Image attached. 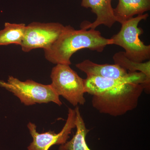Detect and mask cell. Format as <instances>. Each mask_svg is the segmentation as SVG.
Segmentation results:
<instances>
[{
  "mask_svg": "<svg viewBox=\"0 0 150 150\" xmlns=\"http://www.w3.org/2000/svg\"><path fill=\"white\" fill-rule=\"evenodd\" d=\"M112 43V39L103 37L96 29L76 30L67 25L56 41L44 49V55L46 60L53 64L70 65L71 57L76 51L87 48L100 53Z\"/></svg>",
  "mask_w": 150,
  "mask_h": 150,
  "instance_id": "cell-1",
  "label": "cell"
},
{
  "mask_svg": "<svg viewBox=\"0 0 150 150\" xmlns=\"http://www.w3.org/2000/svg\"><path fill=\"white\" fill-rule=\"evenodd\" d=\"M144 90L142 84L126 83L110 91L93 96L92 105L100 113L121 116L137 107Z\"/></svg>",
  "mask_w": 150,
  "mask_h": 150,
  "instance_id": "cell-2",
  "label": "cell"
},
{
  "mask_svg": "<svg viewBox=\"0 0 150 150\" xmlns=\"http://www.w3.org/2000/svg\"><path fill=\"white\" fill-rule=\"evenodd\" d=\"M26 25L24 23H5L0 30V46L16 44L21 46L24 38Z\"/></svg>",
  "mask_w": 150,
  "mask_h": 150,
  "instance_id": "cell-12",
  "label": "cell"
},
{
  "mask_svg": "<svg viewBox=\"0 0 150 150\" xmlns=\"http://www.w3.org/2000/svg\"><path fill=\"white\" fill-rule=\"evenodd\" d=\"M65 26L59 23L33 22L25 27L22 50L28 52L33 49H47L58 39Z\"/></svg>",
  "mask_w": 150,
  "mask_h": 150,
  "instance_id": "cell-7",
  "label": "cell"
},
{
  "mask_svg": "<svg viewBox=\"0 0 150 150\" xmlns=\"http://www.w3.org/2000/svg\"><path fill=\"white\" fill-rule=\"evenodd\" d=\"M149 16L148 13L143 14L124 22L119 32L110 38L112 44L123 48L126 58L133 62L141 63L150 60V46L145 45L140 39L144 31L138 26L140 22Z\"/></svg>",
  "mask_w": 150,
  "mask_h": 150,
  "instance_id": "cell-3",
  "label": "cell"
},
{
  "mask_svg": "<svg viewBox=\"0 0 150 150\" xmlns=\"http://www.w3.org/2000/svg\"><path fill=\"white\" fill-rule=\"evenodd\" d=\"M75 109V125L76 129V134L70 141H67L65 144L62 145L59 150H91L87 144L86 140L89 130L86 127L79 107L76 106Z\"/></svg>",
  "mask_w": 150,
  "mask_h": 150,
  "instance_id": "cell-11",
  "label": "cell"
},
{
  "mask_svg": "<svg viewBox=\"0 0 150 150\" xmlns=\"http://www.w3.org/2000/svg\"><path fill=\"white\" fill-rule=\"evenodd\" d=\"M76 66L85 73L87 77L97 76L112 79L123 80L131 83L142 84L145 89L148 91L150 90V79L141 72H128L127 70L116 64H99L88 59L76 64Z\"/></svg>",
  "mask_w": 150,
  "mask_h": 150,
  "instance_id": "cell-6",
  "label": "cell"
},
{
  "mask_svg": "<svg viewBox=\"0 0 150 150\" xmlns=\"http://www.w3.org/2000/svg\"><path fill=\"white\" fill-rule=\"evenodd\" d=\"M75 116V109L69 108L68 118L65 125L62 131L58 134L50 131L44 133H38L35 124L29 122L27 127L32 137L33 141L28 146V150H49L54 145L65 144L69 138L70 134L73 129L76 128Z\"/></svg>",
  "mask_w": 150,
  "mask_h": 150,
  "instance_id": "cell-8",
  "label": "cell"
},
{
  "mask_svg": "<svg viewBox=\"0 0 150 150\" xmlns=\"http://www.w3.org/2000/svg\"><path fill=\"white\" fill-rule=\"evenodd\" d=\"M0 87L12 93L25 105L53 102L62 105L59 96L51 84L44 85L32 80L22 81L13 76H9L7 81L0 80Z\"/></svg>",
  "mask_w": 150,
  "mask_h": 150,
  "instance_id": "cell-4",
  "label": "cell"
},
{
  "mask_svg": "<svg viewBox=\"0 0 150 150\" xmlns=\"http://www.w3.org/2000/svg\"><path fill=\"white\" fill-rule=\"evenodd\" d=\"M51 87L59 96H61L75 107L85 103L84 79L70 65L56 64L51 71Z\"/></svg>",
  "mask_w": 150,
  "mask_h": 150,
  "instance_id": "cell-5",
  "label": "cell"
},
{
  "mask_svg": "<svg viewBox=\"0 0 150 150\" xmlns=\"http://www.w3.org/2000/svg\"><path fill=\"white\" fill-rule=\"evenodd\" d=\"M81 5L86 8H91V11L97 16L96 20L92 23L86 21L82 23L81 29H96L101 25L110 28L116 22L111 0H82Z\"/></svg>",
  "mask_w": 150,
  "mask_h": 150,
  "instance_id": "cell-9",
  "label": "cell"
},
{
  "mask_svg": "<svg viewBox=\"0 0 150 150\" xmlns=\"http://www.w3.org/2000/svg\"><path fill=\"white\" fill-rule=\"evenodd\" d=\"M150 0H119L116 8L113 9L116 22L123 23L149 10Z\"/></svg>",
  "mask_w": 150,
  "mask_h": 150,
  "instance_id": "cell-10",
  "label": "cell"
},
{
  "mask_svg": "<svg viewBox=\"0 0 150 150\" xmlns=\"http://www.w3.org/2000/svg\"><path fill=\"white\" fill-rule=\"evenodd\" d=\"M115 64L119 65L125 69L129 70L131 72H135L137 71L144 73L150 79V61L145 63H137L133 62L126 58L123 51L117 52L112 57Z\"/></svg>",
  "mask_w": 150,
  "mask_h": 150,
  "instance_id": "cell-13",
  "label": "cell"
}]
</instances>
